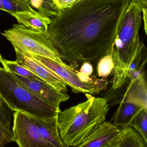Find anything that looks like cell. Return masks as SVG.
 Listing matches in <instances>:
<instances>
[{
    "label": "cell",
    "instance_id": "15",
    "mask_svg": "<svg viewBox=\"0 0 147 147\" xmlns=\"http://www.w3.org/2000/svg\"><path fill=\"white\" fill-rule=\"evenodd\" d=\"M142 109H144L133 104L121 102L112 118V123L121 128L129 126L132 120Z\"/></svg>",
    "mask_w": 147,
    "mask_h": 147
},
{
    "label": "cell",
    "instance_id": "8",
    "mask_svg": "<svg viewBox=\"0 0 147 147\" xmlns=\"http://www.w3.org/2000/svg\"><path fill=\"white\" fill-rule=\"evenodd\" d=\"M11 73L27 89L56 109H60V104L66 102L70 98L69 95L59 91L45 81L37 79L25 78L16 74Z\"/></svg>",
    "mask_w": 147,
    "mask_h": 147
},
{
    "label": "cell",
    "instance_id": "1",
    "mask_svg": "<svg viewBox=\"0 0 147 147\" xmlns=\"http://www.w3.org/2000/svg\"><path fill=\"white\" fill-rule=\"evenodd\" d=\"M131 0H77L51 19L47 34L62 59L96 63L112 54Z\"/></svg>",
    "mask_w": 147,
    "mask_h": 147
},
{
    "label": "cell",
    "instance_id": "11",
    "mask_svg": "<svg viewBox=\"0 0 147 147\" xmlns=\"http://www.w3.org/2000/svg\"><path fill=\"white\" fill-rule=\"evenodd\" d=\"M121 102L133 104L147 109V84L144 73L130 80Z\"/></svg>",
    "mask_w": 147,
    "mask_h": 147
},
{
    "label": "cell",
    "instance_id": "19",
    "mask_svg": "<svg viewBox=\"0 0 147 147\" xmlns=\"http://www.w3.org/2000/svg\"><path fill=\"white\" fill-rule=\"evenodd\" d=\"M0 63L2 65L3 68L6 69L8 70L12 73L16 74L25 78L37 79L44 81L40 78L37 77L36 75L28 71V70L19 65L16 61H9V60L3 59L1 57V54H0Z\"/></svg>",
    "mask_w": 147,
    "mask_h": 147
},
{
    "label": "cell",
    "instance_id": "6",
    "mask_svg": "<svg viewBox=\"0 0 147 147\" xmlns=\"http://www.w3.org/2000/svg\"><path fill=\"white\" fill-rule=\"evenodd\" d=\"M25 53L56 74L74 93L97 94L107 89L108 81L106 79L94 76L90 78L75 69L71 65L64 66L49 59Z\"/></svg>",
    "mask_w": 147,
    "mask_h": 147
},
{
    "label": "cell",
    "instance_id": "17",
    "mask_svg": "<svg viewBox=\"0 0 147 147\" xmlns=\"http://www.w3.org/2000/svg\"><path fill=\"white\" fill-rule=\"evenodd\" d=\"M2 3L3 11L10 15L20 12L38 13L30 7L26 0H2Z\"/></svg>",
    "mask_w": 147,
    "mask_h": 147
},
{
    "label": "cell",
    "instance_id": "3",
    "mask_svg": "<svg viewBox=\"0 0 147 147\" xmlns=\"http://www.w3.org/2000/svg\"><path fill=\"white\" fill-rule=\"evenodd\" d=\"M142 9L131 0L118 28L112 56L114 63L113 88L125 84L132 63L145 47L140 39Z\"/></svg>",
    "mask_w": 147,
    "mask_h": 147
},
{
    "label": "cell",
    "instance_id": "26",
    "mask_svg": "<svg viewBox=\"0 0 147 147\" xmlns=\"http://www.w3.org/2000/svg\"><path fill=\"white\" fill-rule=\"evenodd\" d=\"M135 2L138 3V5L142 8L146 7L147 6V0H134Z\"/></svg>",
    "mask_w": 147,
    "mask_h": 147
},
{
    "label": "cell",
    "instance_id": "7",
    "mask_svg": "<svg viewBox=\"0 0 147 147\" xmlns=\"http://www.w3.org/2000/svg\"><path fill=\"white\" fill-rule=\"evenodd\" d=\"M13 141L19 147H54L39 132L32 116L18 111L13 115Z\"/></svg>",
    "mask_w": 147,
    "mask_h": 147
},
{
    "label": "cell",
    "instance_id": "9",
    "mask_svg": "<svg viewBox=\"0 0 147 147\" xmlns=\"http://www.w3.org/2000/svg\"><path fill=\"white\" fill-rule=\"evenodd\" d=\"M14 48L16 54L15 61L19 65L28 70L59 91L63 93L67 91L66 84L56 74L25 52Z\"/></svg>",
    "mask_w": 147,
    "mask_h": 147
},
{
    "label": "cell",
    "instance_id": "27",
    "mask_svg": "<svg viewBox=\"0 0 147 147\" xmlns=\"http://www.w3.org/2000/svg\"><path fill=\"white\" fill-rule=\"evenodd\" d=\"M0 10H3L2 3V0H0Z\"/></svg>",
    "mask_w": 147,
    "mask_h": 147
},
{
    "label": "cell",
    "instance_id": "20",
    "mask_svg": "<svg viewBox=\"0 0 147 147\" xmlns=\"http://www.w3.org/2000/svg\"><path fill=\"white\" fill-rule=\"evenodd\" d=\"M114 68L112 54L104 56L98 61L97 65L98 76L105 79L111 73Z\"/></svg>",
    "mask_w": 147,
    "mask_h": 147
},
{
    "label": "cell",
    "instance_id": "16",
    "mask_svg": "<svg viewBox=\"0 0 147 147\" xmlns=\"http://www.w3.org/2000/svg\"><path fill=\"white\" fill-rule=\"evenodd\" d=\"M31 7L45 16L53 17L60 14V10L53 0H26Z\"/></svg>",
    "mask_w": 147,
    "mask_h": 147
},
{
    "label": "cell",
    "instance_id": "10",
    "mask_svg": "<svg viewBox=\"0 0 147 147\" xmlns=\"http://www.w3.org/2000/svg\"><path fill=\"white\" fill-rule=\"evenodd\" d=\"M120 131L118 127L105 121L82 143L75 147H109Z\"/></svg>",
    "mask_w": 147,
    "mask_h": 147
},
{
    "label": "cell",
    "instance_id": "24",
    "mask_svg": "<svg viewBox=\"0 0 147 147\" xmlns=\"http://www.w3.org/2000/svg\"><path fill=\"white\" fill-rule=\"evenodd\" d=\"M79 72L88 77L91 76L93 72V67L92 64L87 62L83 63Z\"/></svg>",
    "mask_w": 147,
    "mask_h": 147
},
{
    "label": "cell",
    "instance_id": "21",
    "mask_svg": "<svg viewBox=\"0 0 147 147\" xmlns=\"http://www.w3.org/2000/svg\"><path fill=\"white\" fill-rule=\"evenodd\" d=\"M11 129L7 128L0 121V147H5L7 144L13 142Z\"/></svg>",
    "mask_w": 147,
    "mask_h": 147
},
{
    "label": "cell",
    "instance_id": "23",
    "mask_svg": "<svg viewBox=\"0 0 147 147\" xmlns=\"http://www.w3.org/2000/svg\"><path fill=\"white\" fill-rule=\"evenodd\" d=\"M77 0H53L57 7L61 10L69 7Z\"/></svg>",
    "mask_w": 147,
    "mask_h": 147
},
{
    "label": "cell",
    "instance_id": "4",
    "mask_svg": "<svg viewBox=\"0 0 147 147\" xmlns=\"http://www.w3.org/2000/svg\"><path fill=\"white\" fill-rule=\"evenodd\" d=\"M0 98L10 110L36 118H54L60 112L27 89L9 71L1 67Z\"/></svg>",
    "mask_w": 147,
    "mask_h": 147
},
{
    "label": "cell",
    "instance_id": "14",
    "mask_svg": "<svg viewBox=\"0 0 147 147\" xmlns=\"http://www.w3.org/2000/svg\"><path fill=\"white\" fill-rule=\"evenodd\" d=\"M109 147H147L143 137L130 126L121 128Z\"/></svg>",
    "mask_w": 147,
    "mask_h": 147
},
{
    "label": "cell",
    "instance_id": "18",
    "mask_svg": "<svg viewBox=\"0 0 147 147\" xmlns=\"http://www.w3.org/2000/svg\"><path fill=\"white\" fill-rule=\"evenodd\" d=\"M129 126L139 133L147 142V109H142L132 120Z\"/></svg>",
    "mask_w": 147,
    "mask_h": 147
},
{
    "label": "cell",
    "instance_id": "22",
    "mask_svg": "<svg viewBox=\"0 0 147 147\" xmlns=\"http://www.w3.org/2000/svg\"><path fill=\"white\" fill-rule=\"evenodd\" d=\"M2 100L0 98V121L9 129H11V115L10 112L7 109Z\"/></svg>",
    "mask_w": 147,
    "mask_h": 147
},
{
    "label": "cell",
    "instance_id": "13",
    "mask_svg": "<svg viewBox=\"0 0 147 147\" xmlns=\"http://www.w3.org/2000/svg\"><path fill=\"white\" fill-rule=\"evenodd\" d=\"M32 117L45 140L54 147H65L59 133L58 117L46 119Z\"/></svg>",
    "mask_w": 147,
    "mask_h": 147
},
{
    "label": "cell",
    "instance_id": "12",
    "mask_svg": "<svg viewBox=\"0 0 147 147\" xmlns=\"http://www.w3.org/2000/svg\"><path fill=\"white\" fill-rule=\"evenodd\" d=\"M19 24L29 30L36 32L47 33L51 19L48 16L29 12H20L11 14Z\"/></svg>",
    "mask_w": 147,
    "mask_h": 147
},
{
    "label": "cell",
    "instance_id": "25",
    "mask_svg": "<svg viewBox=\"0 0 147 147\" xmlns=\"http://www.w3.org/2000/svg\"><path fill=\"white\" fill-rule=\"evenodd\" d=\"M142 12L143 14V20L144 21V29L146 35H147V9L146 7L142 8Z\"/></svg>",
    "mask_w": 147,
    "mask_h": 147
},
{
    "label": "cell",
    "instance_id": "2",
    "mask_svg": "<svg viewBox=\"0 0 147 147\" xmlns=\"http://www.w3.org/2000/svg\"><path fill=\"white\" fill-rule=\"evenodd\" d=\"M87 100L60 112L58 129L65 147L80 145L106 120L109 110L108 101L86 93Z\"/></svg>",
    "mask_w": 147,
    "mask_h": 147
},
{
    "label": "cell",
    "instance_id": "5",
    "mask_svg": "<svg viewBox=\"0 0 147 147\" xmlns=\"http://www.w3.org/2000/svg\"><path fill=\"white\" fill-rule=\"evenodd\" d=\"M1 34L14 47L22 51L51 59L65 65L58 51L54 46L47 33L34 32L21 24H14L12 27Z\"/></svg>",
    "mask_w": 147,
    "mask_h": 147
}]
</instances>
